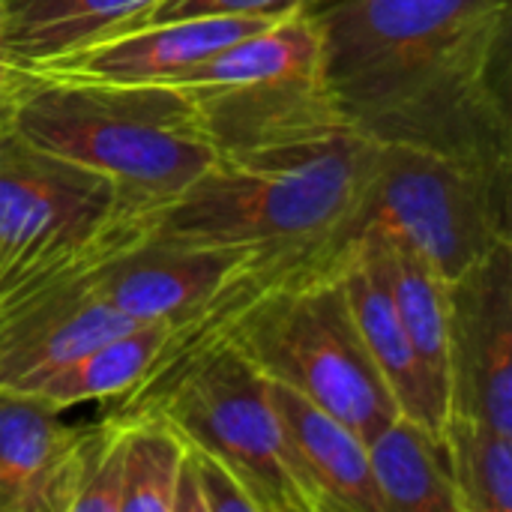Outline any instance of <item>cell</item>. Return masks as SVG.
Wrapping results in <instances>:
<instances>
[{
    "label": "cell",
    "instance_id": "obj_1",
    "mask_svg": "<svg viewBox=\"0 0 512 512\" xmlns=\"http://www.w3.org/2000/svg\"><path fill=\"white\" fill-rule=\"evenodd\" d=\"M312 15L351 132L512 174V0H321Z\"/></svg>",
    "mask_w": 512,
    "mask_h": 512
},
{
    "label": "cell",
    "instance_id": "obj_7",
    "mask_svg": "<svg viewBox=\"0 0 512 512\" xmlns=\"http://www.w3.org/2000/svg\"><path fill=\"white\" fill-rule=\"evenodd\" d=\"M138 234L108 177L30 144L0 111V294L90 264Z\"/></svg>",
    "mask_w": 512,
    "mask_h": 512
},
{
    "label": "cell",
    "instance_id": "obj_16",
    "mask_svg": "<svg viewBox=\"0 0 512 512\" xmlns=\"http://www.w3.org/2000/svg\"><path fill=\"white\" fill-rule=\"evenodd\" d=\"M369 471L381 512H462L447 444L396 414L369 441Z\"/></svg>",
    "mask_w": 512,
    "mask_h": 512
},
{
    "label": "cell",
    "instance_id": "obj_10",
    "mask_svg": "<svg viewBox=\"0 0 512 512\" xmlns=\"http://www.w3.org/2000/svg\"><path fill=\"white\" fill-rule=\"evenodd\" d=\"M96 261L0 294V393H12L78 351L135 327L90 294L87 273Z\"/></svg>",
    "mask_w": 512,
    "mask_h": 512
},
{
    "label": "cell",
    "instance_id": "obj_22",
    "mask_svg": "<svg viewBox=\"0 0 512 512\" xmlns=\"http://www.w3.org/2000/svg\"><path fill=\"white\" fill-rule=\"evenodd\" d=\"M174 512H258V504L234 468L213 453L186 444Z\"/></svg>",
    "mask_w": 512,
    "mask_h": 512
},
{
    "label": "cell",
    "instance_id": "obj_3",
    "mask_svg": "<svg viewBox=\"0 0 512 512\" xmlns=\"http://www.w3.org/2000/svg\"><path fill=\"white\" fill-rule=\"evenodd\" d=\"M3 117L30 144L108 177L135 222L216 159L186 102L162 84L15 78Z\"/></svg>",
    "mask_w": 512,
    "mask_h": 512
},
{
    "label": "cell",
    "instance_id": "obj_4",
    "mask_svg": "<svg viewBox=\"0 0 512 512\" xmlns=\"http://www.w3.org/2000/svg\"><path fill=\"white\" fill-rule=\"evenodd\" d=\"M105 414H150L240 474L258 512H315L267 378L225 339L162 351Z\"/></svg>",
    "mask_w": 512,
    "mask_h": 512
},
{
    "label": "cell",
    "instance_id": "obj_2",
    "mask_svg": "<svg viewBox=\"0 0 512 512\" xmlns=\"http://www.w3.org/2000/svg\"><path fill=\"white\" fill-rule=\"evenodd\" d=\"M372 141L357 132L216 156L186 189L138 216L141 237L246 252L267 261L345 252Z\"/></svg>",
    "mask_w": 512,
    "mask_h": 512
},
{
    "label": "cell",
    "instance_id": "obj_23",
    "mask_svg": "<svg viewBox=\"0 0 512 512\" xmlns=\"http://www.w3.org/2000/svg\"><path fill=\"white\" fill-rule=\"evenodd\" d=\"M315 3L318 0H153L126 27L183 21V18H279L294 9H312Z\"/></svg>",
    "mask_w": 512,
    "mask_h": 512
},
{
    "label": "cell",
    "instance_id": "obj_5",
    "mask_svg": "<svg viewBox=\"0 0 512 512\" xmlns=\"http://www.w3.org/2000/svg\"><path fill=\"white\" fill-rule=\"evenodd\" d=\"M156 84L186 102L216 156L351 132L327 87L312 9H294Z\"/></svg>",
    "mask_w": 512,
    "mask_h": 512
},
{
    "label": "cell",
    "instance_id": "obj_24",
    "mask_svg": "<svg viewBox=\"0 0 512 512\" xmlns=\"http://www.w3.org/2000/svg\"><path fill=\"white\" fill-rule=\"evenodd\" d=\"M12 84H15V69H12V60L6 54V45H3V9H0V111L9 102Z\"/></svg>",
    "mask_w": 512,
    "mask_h": 512
},
{
    "label": "cell",
    "instance_id": "obj_9",
    "mask_svg": "<svg viewBox=\"0 0 512 512\" xmlns=\"http://www.w3.org/2000/svg\"><path fill=\"white\" fill-rule=\"evenodd\" d=\"M450 303L453 414L512 435V243L450 282Z\"/></svg>",
    "mask_w": 512,
    "mask_h": 512
},
{
    "label": "cell",
    "instance_id": "obj_13",
    "mask_svg": "<svg viewBox=\"0 0 512 512\" xmlns=\"http://www.w3.org/2000/svg\"><path fill=\"white\" fill-rule=\"evenodd\" d=\"M267 384L315 512H381L366 441L303 393L270 378Z\"/></svg>",
    "mask_w": 512,
    "mask_h": 512
},
{
    "label": "cell",
    "instance_id": "obj_18",
    "mask_svg": "<svg viewBox=\"0 0 512 512\" xmlns=\"http://www.w3.org/2000/svg\"><path fill=\"white\" fill-rule=\"evenodd\" d=\"M360 240L369 246V252L381 270V279L396 303V312L408 330V339L453 414L450 282H444L423 258H417L414 252H408L390 240H381L375 234H360Z\"/></svg>",
    "mask_w": 512,
    "mask_h": 512
},
{
    "label": "cell",
    "instance_id": "obj_20",
    "mask_svg": "<svg viewBox=\"0 0 512 512\" xmlns=\"http://www.w3.org/2000/svg\"><path fill=\"white\" fill-rule=\"evenodd\" d=\"M444 444L462 512H512V435L453 414Z\"/></svg>",
    "mask_w": 512,
    "mask_h": 512
},
{
    "label": "cell",
    "instance_id": "obj_17",
    "mask_svg": "<svg viewBox=\"0 0 512 512\" xmlns=\"http://www.w3.org/2000/svg\"><path fill=\"white\" fill-rule=\"evenodd\" d=\"M153 0H0L15 75L135 21Z\"/></svg>",
    "mask_w": 512,
    "mask_h": 512
},
{
    "label": "cell",
    "instance_id": "obj_15",
    "mask_svg": "<svg viewBox=\"0 0 512 512\" xmlns=\"http://www.w3.org/2000/svg\"><path fill=\"white\" fill-rule=\"evenodd\" d=\"M168 333V324L126 327L12 393H24L57 414H66L84 402H117L150 375L168 342Z\"/></svg>",
    "mask_w": 512,
    "mask_h": 512
},
{
    "label": "cell",
    "instance_id": "obj_21",
    "mask_svg": "<svg viewBox=\"0 0 512 512\" xmlns=\"http://www.w3.org/2000/svg\"><path fill=\"white\" fill-rule=\"evenodd\" d=\"M60 512H120V420L81 426L63 480Z\"/></svg>",
    "mask_w": 512,
    "mask_h": 512
},
{
    "label": "cell",
    "instance_id": "obj_6",
    "mask_svg": "<svg viewBox=\"0 0 512 512\" xmlns=\"http://www.w3.org/2000/svg\"><path fill=\"white\" fill-rule=\"evenodd\" d=\"M360 234L390 240L423 258L444 282H456L512 243V174L372 141L354 240Z\"/></svg>",
    "mask_w": 512,
    "mask_h": 512
},
{
    "label": "cell",
    "instance_id": "obj_12",
    "mask_svg": "<svg viewBox=\"0 0 512 512\" xmlns=\"http://www.w3.org/2000/svg\"><path fill=\"white\" fill-rule=\"evenodd\" d=\"M339 282L348 297L360 339L381 381L387 384L399 414L420 423L423 429H429L444 441L450 423V405L444 402L420 354L414 351L408 330L396 312V303L381 279V270L360 237L354 240V249L339 267Z\"/></svg>",
    "mask_w": 512,
    "mask_h": 512
},
{
    "label": "cell",
    "instance_id": "obj_25",
    "mask_svg": "<svg viewBox=\"0 0 512 512\" xmlns=\"http://www.w3.org/2000/svg\"><path fill=\"white\" fill-rule=\"evenodd\" d=\"M318 3H321V0H318ZM318 3H315V6H318Z\"/></svg>",
    "mask_w": 512,
    "mask_h": 512
},
{
    "label": "cell",
    "instance_id": "obj_8",
    "mask_svg": "<svg viewBox=\"0 0 512 512\" xmlns=\"http://www.w3.org/2000/svg\"><path fill=\"white\" fill-rule=\"evenodd\" d=\"M261 261L267 258L138 234L105 252L87 273V285L99 303L132 324L180 327L201 318Z\"/></svg>",
    "mask_w": 512,
    "mask_h": 512
},
{
    "label": "cell",
    "instance_id": "obj_11",
    "mask_svg": "<svg viewBox=\"0 0 512 512\" xmlns=\"http://www.w3.org/2000/svg\"><path fill=\"white\" fill-rule=\"evenodd\" d=\"M282 18V15H279ZM276 18H183L105 33L15 78L156 84L180 75Z\"/></svg>",
    "mask_w": 512,
    "mask_h": 512
},
{
    "label": "cell",
    "instance_id": "obj_14",
    "mask_svg": "<svg viewBox=\"0 0 512 512\" xmlns=\"http://www.w3.org/2000/svg\"><path fill=\"white\" fill-rule=\"evenodd\" d=\"M24 393H0V512H60L81 426Z\"/></svg>",
    "mask_w": 512,
    "mask_h": 512
},
{
    "label": "cell",
    "instance_id": "obj_19",
    "mask_svg": "<svg viewBox=\"0 0 512 512\" xmlns=\"http://www.w3.org/2000/svg\"><path fill=\"white\" fill-rule=\"evenodd\" d=\"M120 420V512H174L186 441L150 414Z\"/></svg>",
    "mask_w": 512,
    "mask_h": 512
}]
</instances>
